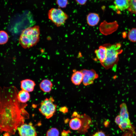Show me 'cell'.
Masks as SVG:
<instances>
[{
    "mask_svg": "<svg viewBox=\"0 0 136 136\" xmlns=\"http://www.w3.org/2000/svg\"><path fill=\"white\" fill-rule=\"evenodd\" d=\"M59 133L56 128H52L49 129L46 133V136H59Z\"/></svg>",
    "mask_w": 136,
    "mask_h": 136,
    "instance_id": "obj_21",
    "label": "cell"
},
{
    "mask_svg": "<svg viewBox=\"0 0 136 136\" xmlns=\"http://www.w3.org/2000/svg\"><path fill=\"white\" fill-rule=\"evenodd\" d=\"M17 98L18 100L20 102L26 103L29 100L30 95L29 92L22 90L18 92Z\"/></svg>",
    "mask_w": 136,
    "mask_h": 136,
    "instance_id": "obj_17",
    "label": "cell"
},
{
    "mask_svg": "<svg viewBox=\"0 0 136 136\" xmlns=\"http://www.w3.org/2000/svg\"><path fill=\"white\" fill-rule=\"evenodd\" d=\"M107 49L104 45L100 46L98 48L95 50L96 55L101 64L103 63L106 59Z\"/></svg>",
    "mask_w": 136,
    "mask_h": 136,
    "instance_id": "obj_11",
    "label": "cell"
},
{
    "mask_svg": "<svg viewBox=\"0 0 136 136\" xmlns=\"http://www.w3.org/2000/svg\"><path fill=\"white\" fill-rule=\"evenodd\" d=\"M56 3L59 8H65L68 4V0H56Z\"/></svg>",
    "mask_w": 136,
    "mask_h": 136,
    "instance_id": "obj_22",
    "label": "cell"
},
{
    "mask_svg": "<svg viewBox=\"0 0 136 136\" xmlns=\"http://www.w3.org/2000/svg\"><path fill=\"white\" fill-rule=\"evenodd\" d=\"M39 86L43 92L48 93L51 91L53 86V84L49 80L45 79L41 82Z\"/></svg>",
    "mask_w": 136,
    "mask_h": 136,
    "instance_id": "obj_14",
    "label": "cell"
},
{
    "mask_svg": "<svg viewBox=\"0 0 136 136\" xmlns=\"http://www.w3.org/2000/svg\"><path fill=\"white\" fill-rule=\"evenodd\" d=\"M92 136H106L105 133L102 130L98 131L93 134Z\"/></svg>",
    "mask_w": 136,
    "mask_h": 136,
    "instance_id": "obj_23",
    "label": "cell"
},
{
    "mask_svg": "<svg viewBox=\"0 0 136 136\" xmlns=\"http://www.w3.org/2000/svg\"><path fill=\"white\" fill-rule=\"evenodd\" d=\"M120 110L119 115L120 119L119 125L121 124H131L129 118V113L126 104L122 103L120 105Z\"/></svg>",
    "mask_w": 136,
    "mask_h": 136,
    "instance_id": "obj_8",
    "label": "cell"
},
{
    "mask_svg": "<svg viewBox=\"0 0 136 136\" xmlns=\"http://www.w3.org/2000/svg\"><path fill=\"white\" fill-rule=\"evenodd\" d=\"M83 74V83L85 86L90 85L93 83L94 80L98 77V75L93 69L90 70L84 69L81 71Z\"/></svg>",
    "mask_w": 136,
    "mask_h": 136,
    "instance_id": "obj_7",
    "label": "cell"
},
{
    "mask_svg": "<svg viewBox=\"0 0 136 136\" xmlns=\"http://www.w3.org/2000/svg\"><path fill=\"white\" fill-rule=\"evenodd\" d=\"M18 91L14 86L0 87V135L11 136L24 123L29 115L25 110L26 103L18 100Z\"/></svg>",
    "mask_w": 136,
    "mask_h": 136,
    "instance_id": "obj_1",
    "label": "cell"
},
{
    "mask_svg": "<svg viewBox=\"0 0 136 136\" xmlns=\"http://www.w3.org/2000/svg\"><path fill=\"white\" fill-rule=\"evenodd\" d=\"M129 1L128 10L132 13L136 14V0H129Z\"/></svg>",
    "mask_w": 136,
    "mask_h": 136,
    "instance_id": "obj_20",
    "label": "cell"
},
{
    "mask_svg": "<svg viewBox=\"0 0 136 136\" xmlns=\"http://www.w3.org/2000/svg\"><path fill=\"white\" fill-rule=\"evenodd\" d=\"M87 0H76L77 3L81 5H85L86 3Z\"/></svg>",
    "mask_w": 136,
    "mask_h": 136,
    "instance_id": "obj_24",
    "label": "cell"
},
{
    "mask_svg": "<svg viewBox=\"0 0 136 136\" xmlns=\"http://www.w3.org/2000/svg\"><path fill=\"white\" fill-rule=\"evenodd\" d=\"M82 121V124L80 129L78 132L81 134H85L87 132L91 124V119L90 117L85 114L80 115Z\"/></svg>",
    "mask_w": 136,
    "mask_h": 136,
    "instance_id": "obj_9",
    "label": "cell"
},
{
    "mask_svg": "<svg viewBox=\"0 0 136 136\" xmlns=\"http://www.w3.org/2000/svg\"><path fill=\"white\" fill-rule=\"evenodd\" d=\"M8 40L9 36L7 33L4 30H0V45L6 44Z\"/></svg>",
    "mask_w": 136,
    "mask_h": 136,
    "instance_id": "obj_18",
    "label": "cell"
},
{
    "mask_svg": "<svg viewBox=\"0 0 136 136\" xmlns=\"http://www.w3.org/2000/svg\"><path fill=\"white\" fill-rule=\"evenodd\" d=\"M48 16L49 19L57 27L63 25L68 18L67 14L59 8L51 9Z\"/></svg>",
    "mask_w": 136,
    "mask_h": 136,
    "instance_id": "obj_4",
    "label": "cell"
},
{
    "mask_svg": "<svg viewBox=\"0 0 136 136\" xmlns=\"http://www.w3.org/2000/svg\"><path fill=\"white\" fill-rule=\"evenodd\" d=\"M17 130L20 136H37L35 128L31 123L23 124L18 127Z\"/></svg>",
    "mask_w": 136,
    "mask_h": 136,
    "instance_id": "obj_6",
    "label": "cell"
},
{
    "mask_svg": "<svg viewBox=\"0 0 136 136\" xmlns=\"http://www.w3.org/2000/svg\"><path fill=\"white\" fill-rule=\"evenodd\" d=\"M20 83V87L22 90L28 92L33 91L36 85L35 81L29 79L23 80Z\"/></svg>",
    "mask_w": 136,
    "mask_h": 136,
    "instance_id": "obj_10",
    "label": "cell"
},
{
    "mask_svg": "<svg viewBox=\"0 0 136 136\" xmlns=\"http://www.w3.org/2000/svg\"><path fill=\"white\" fill-rule=\"evenodd\" d=\"M59 110L63 113H65L67 112L68 110L67 108L66 107H64L60 108Z\"/></svg>",
    "mask_w": 136,
    "mask_h": 136,
    "instance_id": "obj_25",
    "label": "cell"
},
{
    "mask_svg": "<svg viewBox=\"0 0 136 136\" xmlns=\"http://www.w3.org/2000/svg\"><path fill=\"white\" fill-rule=\"evenodd\" d=\"M80 116V115L78 114L76 117H74L70 120L69 126L72 129L78 131L81 128L82 121Z\"/></svg>",
    "mask_w": 136,
    "mask_h": 136,
    "instance_id": "obj_12",
    "label": "cell"
},
{
    "mask_svg": "<svg viewBox=\"0 0 136 136\" xmlns=\"http://www.w3.org/2000/svg\"><path fill=\"white\" fill-rule=\"evenodd\" d=\"M101 1H109L111 0H99Z\"/></svg>",
    "mask_w": 136,
    "mask_h": 136,
    "instance_id": "obj_26",
    "label": "cell"
},
{
    "mask_svg": "<svg viewBox=\"0 0 136 136\" xmlns=\"http://www.w3.org/2000/svg\"><path fill=\"white\" fill-rule=\"evenodd\" d=\"M86 20L89 25L93 26L98 24L100 20V18L98 14L91 13H89L87 16Z\"/></svg>",
    "mask_w": 136,
    "mask_h": 136,
    "instance_id": "obj_13",
    "label": "cell"
},
{
    "mask_svg": "<svg viewBox=\"0 0 136 136\" xmlns=\"http://www.w3.org/2000/svg\"><path fill=\"white\" fill-rule=\"evenodd\" d=\"M128 36L130 41L136 42V28H133L131 29L128 32Z\"/></svg>",
    "mask_w": 136,
    "mask_h": 136,
    "instance_id": "obj_19",
    "label": "cell"
},
{
    "mask_svg": "<svg viewBox=\"0 0 136 136\" xmlns=\"http://www.w3.org/2000/svg\"><path fill=\"white\" fill-rule=\"evenodd\" d=\"M104 45L107 49L106 58L105 61L101 64L106 69H108L117 64L119 60L118 55L122 51L120 49L121 45L120 43L106 44Z\"/></svg>",
    "mask_w": 136,
    "mask_h": 136,
    "instance_id": "obj_3",
    "label": "cell"
},
{
    "mask_svg": "<svg viewBox=\"0 0 136 136\" xmlns=\"http://www.w3.org/2000/svg\"><path fill=\"white\" fill-rule=\"evenodd\" d=\"M52 97L47 98L41 103L39 109L40 112L47 119L51 117L55 112L57 105Z\"/></svg>",
    "mask_w": 136,
    "mask_h": 136,
    "instance_id": "obj_5",
    "label": "cell"
},
{
    "mask_svg": "<svg viewBox=\"0 0 136 136\" xmlns=\"http://www.w3.org/2000/svg\"><path fill=\"white\" fill-rule=\"evenodd\" d=\"M114 4L116 9L120 11L128 9L129 6V0H114Z\"/></svg>",
    "mask_w": 136,
    "mask_h": 136,
    "instance_id": "obj_16",
    "label": "cell"
},
{
    "mask_svg": "<svg viewBox=\"0 0 136 136\" xmlns=\"http://www.w3.org/2000/svg\"><path fill=\"white\" fill-rule=\"evenodd\" d=\"M39 26L29 27L23 30L20 36L19 43L24 48L29 49L36 45L40 39Z\"/></svg>",
    "mask_w": 136,
    "mask_h": 136,
    "instance_id": "obj_2",
    "label": "cell"
},
{
    "mask_svg": "<svg viewBox=\"0 0 136 136\" xmlns=\"http://www.w3.org/2000/svg\"><path fill=\"white\" fill-rule=\"evenodd\" d=\"M83 74L81 71H75L72 74L71 80L72 83L74 85H78L83 82Z\"/></svg>",
    "mask_w": 136,
    "mask_h": 136,
    "instance_id": "obj_15",
    "label": "cell"
}]
</instances>
